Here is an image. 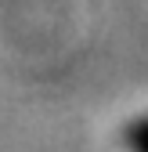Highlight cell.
<instances>
[{
	"mask_svg": "<svg viewBox=\"0 0 148 152\" xmlns=\"http://www.w3.org/2000/svg\"><path fill=\"white\" fill-rule=\"evenodd\" d=\"M126 145L134 152H148V116L137 120L134 127H126Z\"/></svg>",
	"mask_w": 148,
	"mask_h": 152,
	"instance_id": "obj_1",
	"label": "cell"
}]
</instances>
